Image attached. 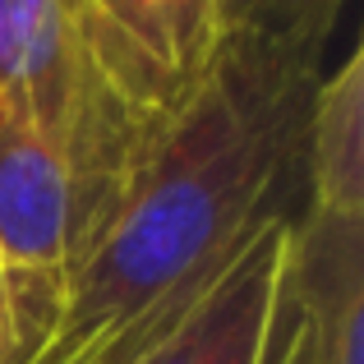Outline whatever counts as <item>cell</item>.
Instances as JSON below:
<instances>
[{"label":"cell","instance_id":"52a82bcc","mask_svg":"<svg viewBox=\"0 0 364 364\" xmlns=\"http://www.w3.org/2000/svg\"><path fill=\"white\" fill-rule=\"evenodd\" d=\"M213 23L217 42L323 55L337 14L328 0H213Z\"/></svg>","mask_w":364,"mask_h":364},{"label":"cell","instance_id":"6da1fadb","mask_svg":"<svg viewBox=\"0 0 364 364\" xmlns=\"http://www.w3.org/2000/svg\"><path fill=\"white\" fill-rule=\"evenodd\" d=\"M323 55L217 42L198 83L157 116L97 222L60 267L28 364H139L286 213Z\"/></svg>","mask_w":364,"mask_h":364},{"label":"cell","instance_id":"5b68a950","mask_svg":"<svg viewBox=\"0 0 364 364\" xmlns=\"http://www.w3.org/2000/svg\"><path fill=\"white\" fill-rule=\"evenodd\" d=\"M116 55L157 107L180 102L217 51L213 0H88Z\"/></svg>","mask_w":364,"mask_h":364},{"label":"cell","instance_id":"9c48e42d","mask_svg":"<svg viewBox=\"0 0 364 364\" xmlns=\"http://www.w3.org/2000/svg\"><path fill=\"white\" fill-rule=\"evenodd\" d=\"M341 5H346V0H328V9H332V14H337V9H341Z\"/></svg>","mask_w":364,"mask_h":364},{"label":"cell","instance_id":"3957f363","mask_svg":"<svg viewBox=\"0 0 364 364\" xmlns=\"http://www.w3.org/2000/svg\"><path fill=\"white\" fill-rule=\"evenodd\" d=\"M286 245H291V217H272L235 254L222 282L189 309V318L139 364H267L282 309Z\"/></svg>","mask_w":364,"mask_h":364},{"label":"cell","instance_id":"277c9868","mask_svg":"<svg viewBox=\"0 0 364 364\" xmlns=\"http://www.w3.org/2000/svg\"><path fill=\"white\" fill-rule=\"evenodd\" d=\"M74 245V185L60 152L0 107V267L55 272Z\"/></svg>","mask_w":364,"mask_h":364},{"label":"cell","instance_id":"ba28073f","mask_svg":"<svg viewBox=\"0 0 364 364\" xmlns=\"http://www.w3.org/2000/svg\"><path fill=\"white\" fill-rule=\"evenodd\" d=\"M55 272H9L0 267V364H28L55 314Z\"/></svg>","mask_w":364,"mask_h":364},{"label":"cell","instance_id":"7a4b0ae2","mask_svg":"<svg viewBox=\"0 0 364 364\" xmlns=\"http://www.w3.org/2000/svg\"><path fill=\"white\" fill-rule=\"evenodd\" d=\"M267 364H364V217H291Z\"/></svg>","mask_w":364,"mask_h":364},{"label":"cell","instance_id":"8992f818","mask_svg":"<svg viewBox=\"0 0 364 364\" xmlns=\"http://www.w3.org/2000/svg\"><path fill=\"white\" fill-rule=\"evenodd\" d=\"M304 189L314 213L364 217V46L318 74L304 116Z\"/></svg>","mask_w":364,"mask_h":364}]
</instances>
